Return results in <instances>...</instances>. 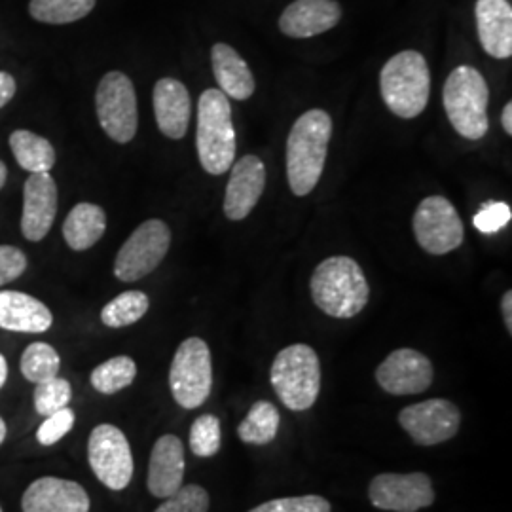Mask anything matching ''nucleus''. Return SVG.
Segmentation results:
<instances>
[{
    "mask_svg": "<svg viewBox=\"0 0 512 512\" xmlns=\"http://www.w3.org/2000/svg\"><path fill=\"white\" fill-rule=\"evenodd\" d=\"M332 137V118L325 110L304 112L287 139V179L294 196H308L317 186Z\"/></svg>",
    "mask_w": 512,
    "mask_h": 512,
    "instance_id": "nucleus-1",
    "label": "nucleus"
},
{
    "mask_svg": "<svg viewBox=\"0 0 512 512\" xmlns=\"http://www.w3.org/2000/svg\"><path fill=\"white\" fill-rule=\"evenodd\" d=\"M315 306L334 319H351L365 310L370 287L363 268L349 256H330L311 275Z\"/></svg>",
    "mask_w": 512,
    "mask_h": 512,
    "instance_id": "nucleus-2",
    "label": "nucleus"
},
{
    "mask_svg": "<svg viewBox=\"0 0 512 512\" xmlns=\"http://www.w3.org/2000/svg\"><path fill=\"white\" fill-rule=\"evenodd\" d=\"M196 148L209 175H224L236 160V129L230 99L220 90H205L198 101Z\"/></svg>",
    "mask_w": 512,
    "mask_h": 512,
    "instance_id": "nucleus-3",
    "label": "nucleus"
},
{
    "mask_svg": "<svg viewBox=\"0 0 512 512\" xmlns=\"http://www.w3.org/2000/svg\"><path fill=\"white\" fill-rule=\"evenodd\" d=\"M380 92L395 116L404 120L420 116L431 93V73L425 57L416 50L393 55L380 73Z\"/></svg>",
    "mask_w": 512,
    "mask_h": 512,
    "instance_id": "nucleus-4",
    "label": "nucleus"
},
{
    "mask_svg": "<svg viewBox=\"0 0 512 512\" xmlns=\"http://www.w3.org/2000/svg\"><path fill=\"white\" fill-rule=\"evenodd\" d=\"M444 109L452 128L469 141L488 133L490 90L484 76L469 65L454 69L444 84Z\"/></svg>",
    "mask_w": 512,
    "mask_h": 512,
    "instance_id": "nucleus-5",
    "label": "nucleus"
},
{
    "mask_svg": "<svg viewBox=\"0 0 512 512\" xmlns=\"http://www.w3.org/2000/svg\"><path fill=\"white\" fill-rule=\"evenodd\" d=\"M270 380L279 401L293 412L310 410L321 391V363L308 344L281 349L274 359Z\"/></svg>",
    "mask_w": 512,
    "mask_h": 512,
    "instance_id": "nucleus-6",
    "label": "nucleus"
},
{
    "mask_svg": "<svg viewBox=\"0 0 512 512\" xmlns=\"http://www.w3.org/2000/svg\"><path fill=\"white\" fill-rule=\"evenodd\" d=\"M169 389L184 410L202 406L213 389L211 349L202 338H186L175 351L169 368Z\"/></svg>",
    "mask_w": 512,
    "mask_h": 512,
    "instance_id": "nucleus-7",
    "label": "nucleus"
},
{
    "mask_svg": "<svg viewBox=\"0 0 512 512\" xmlns=\"http://www.w3.org/2000/svg\"><path fill=\"white\" fill-rule=\"evenodd\" d=\"M95 110L103 131L118 145H128L139 129L137 93L128 74L110 71L95 92Z\"/></svg>",
    "mask_w": 512,
    "mask_h": 512,
    "instance_id": "nucleus-8",
    "label": "nucleus"
},
{
    "mask_svg": "<svg viewBox=\"0 0 512 512\" xmlns=\"http://www.w3.org/2000/svg\"><path fill=\"white\" fill-rule=\"evenodd\" d=\"M171 247V230L164 220H145L120 247L114 260V275L124 283L152 274Z\"/></svg>",
    "mask_w": 512,
    "mask_h": 512,
    "instance_id": "nucleus-9",
    "label": "nucleus"
},
{
    "mask_svg": "<svg viewBox=\"0 0 512 512\" xmlns=\"http://www.w3.org/2000/svg\"><path fill=\"white\" fill-rule=\"evenodd\" d=\"M88 463L105 488L112 492L126 490L135 469L126 433L112 423L93 427L88 439Z\"/></svg>",
    "mask_w": 512,
    "mask_h": 512,
    "instance_id": "nucleus-10",
    "label": "nucleus"
},
{
    "mask_svg": "<svg viewBox=\"0 0 512 512\" xmlns=\"http://www.w3.org/2000/svg\"><path fill=\"white\" fill-rule=\"evenodd\" d=\"M412 226L421 249L429 255H448L456 251L465 239L463 222L456 207L442 196H429L421 200Z\"/></svg>",
    "mask_w": 512,
    "mask_h": 512,
    "instance_id": "nucleus-11",
    "label": "nucleus"
},
{
    "mask_svg": "<svg viewBox=\"0 0 512 512\" xmlns=\"http://www.w3.org/2000/svg\"><path fill=\"white\" fill-rule=\"evenodd\" d=\"M368 499L380 511L418 512L435 503V490L425 473H382L370 480Z\"/></svg>",
    "mask_w": 512,
    "mask_h": 512,
    "instance_id": "nucleus-12",
    "label": "nucleus"
},
{
    "mask_svg": "<svg viewBox=\"0 0 512 512\" xmlns=\"http://www.w3.org/2000/svg\"><path fill=\"white\" fill-rule=\"evenodd\" d=\"M399 423L416 444L437 446L458 435L461 412L450 401L429 399L406 406L399 414Z\"/></svg>",
    "mask_w": 512,
    "mask_h": 512,
    "instance_id": "nucleus-13",
    "label": "nucleus"
},
{
    "mask_svg": "<svg viewBox=\"0 0 512 512\" xmlns=\"http://www.w3.org/2000/svg\"><path fill=\"white\" fill-rule=\"evenodd\" d=\"M433 374V365L423 353L401 348L378 366L376 382L389 395H420L433 384Z\"/></svg>",
    "mask_w": 512,
    "mask_h": 512,
    "instance_id": "nucleus-14",
    "label": "nucleus"
},
{
    "mask_svg": "<svg viewBox=\"0 0 512 512\" xmlns=\"http://www.w3.org/2000/svg\"><path fill=\"white\" fill-rule=\"evenodd\" d=\"M59 190L50 173L29 175L23 184L21 234L31 243H38L50 234L57 217Z\"/></svg>",
    "mask_w": 512,
    "mask_h": 512,
    "instance_id": "nucleus-15",
    "label": "nucleus"
},
{
    "mask_svg": "<svg viewBox=\"0 0 512 512\" xmlns=\"http://www.w3.org/2000/svg\"><path fill=\"white\" fill-rule=\"evenodd\" d=\"M92 499L86 488L69 478L40 476L21 495L23 512H90Z\"/></svg>",
    "mask_w": 512,
    "mask_h": 512,
    "instance_id": "nucleus-16",
    "label": "nucleus"
},
{
    "mask_svg": "<svg viewBox=\"0 0 512 512\" xmlns=\"http://www.w3.org/2000/svg\"><path fill=\"white\" fill-rule=\"evenodd\" d=\"M230 169L232 175L226 186L224 213L230 220L247 219L262 198L266 186V167L258 156L249 154Z\"/></svg>",
    "mask_w": 512,
    "mask_h": 512,
    "instance_id": "nucleus-17",
    "label": "nucleus"
},
{
    "mask_svg": "<svg viewBox=\"0 0 512 512\" xmlns=\"http://www.w3.org/2000/svg\"><path fill=\"white\" fill-rule=\"evenodd\" d=\"M186 471L183 440L175 435H162L154 442L148 459L147 488L158 499L181 490Z\"/></svg>",
    "mask_w": 512,
    "mask_h": 512,
    "instance_id": "nucleus-18",
    "label": "nucleus"
},
{
    "mask_svg": "<svg viewBox=\"0 0 512 512\" xmlns=\"http://www.w3.org/2000/svg\"><path fill=\"white\" fill-rule=\"evenodd\" d=\"M342 6L336 0H294L281 18L279 29L291 38H311L323 35L338 25Z\"/></svg>",
    "mask_w": 512,
    "mask_h": 512,
    "instance_id": "nucleus-19",
    "label": "nucleus"
},
{
    "mask_svg": "<svg viewBox=\"0 0 512 512\" xmlns=\"http://www.w3.org/2000/svg\"><path fill=\"white\" fill-rule=\"evenodd\" d=\"M54 325V313L33 294L0 291V329L19 334H42Z\"/></svg>",
    "mask_w": 512,
    "mask_h": 512,
    "instance_id": "nucleus-20",
    "label": "nucleus"
},
{
    "mask_svg": "<svg viewBox=\"0 0 512 512\" xmlns=\"http://www.w3.org/2000/svg\"><path fill=\"white\" fill-rule=\"evenodd\" d=\"M152 101L160 131L173 141L183 139L192 116V99L183 82L175 78L158 80L154 86Z\"/></svg>",
    "mask_w": 512,
    "mask_h": 512,
    "instance_id": "nucleus-21",
    "label": "nucleus"
},
{
    "mask_svg": "<svg viewBox=\"0 0 512 512\" xmlns=\"http://www.w3.org/2000/svg\"><path fill=\"white\" fill-rule=\"evenodd\" d=\"M476 29L484 52L495 59L512 55V8L509 0H478Z\"/></svg>",
    "mask_w": 512,
    "mask_h": 512,
    "instance_id": "nucleus-22",
    "label": "nucleus"
},
{
    "mask_svg": "<svg viewBox=\"0 0 512 512\" xmlns=\"http://www.w3.org/2000/svg\"><path fill=\"white\" fill-rule=\"evenodd\" d=\"M213 74L220 92L236 101H245L255 93V76L245 59L228 44H215L211 50Z\"/></svg>",
    "mask_w": 512,
    "mask_h": 512,
    "instance_id": "nucleus-23",
    "label": "nucleus"
},
{
    "mask_svg": "<svg viewBox=\"0 0 512 512\" xmlns=\"http://www.w3.org/2000/svg\"><path fill=\"white\" fill-rule=\"evenodd\" d=\"M107 230V213L95 203H76L63 222V238L76 253L88 251Z\"/></svg>",
    "mask_w": 512,
    "mask_h": 512,
    "instance_id": "nucleus-24",
    "label": "nucleus"
},
{
    "mask_svg": "<svg viewBox=\"0 0 512 512\" xmlns=\"http://www.w3.org/2000/svg\"><path fill=\"white\" fill-rule=\"evenodd\" d=\"M8 143L19 167L27 173H50L54 169L57 154L54 145L46 137L31 129H16L10 133Z\"/></svg>",
    "mask_w": 512,
    "mask_h": 512,
    "instance_id": "nucleus-25",
    "label": "nucleus"
},
{
    "mask_svg": "<svg viewBox=\"0 0 512 512\" xmlns=\"http://www.w3.org/2000/svg\"><path fill=\"white\" fill-rule=\"evenodd\" d=\"M279 412L274 404L258 401L251 406L245 420L239 423L238 437L245 444L264 446L277 437L279 431Z\"/></svg>",
    "mask_w": 512,
    "mask_h": 512,
    "instance_id": "nucleus-26",
    "label": "nucleus"
},
{
    "mask_svg": "<svg viewBox=\"0 0 512 512\" xmlns=\"http://www.w3.org/2000/svg\"><path fill=\"white\" fill-rule=\"evenodd\" d=\"M137 378V363L128 355H118L95 366L90 374V384L101 395H116Z\"/></svg>",
    "mask_w": 512,
    "mask_h": 512,
    "instance_id": "nucleus-27",
    "label": "nucleus"
},
{
    "mask_svg": "<svg viewBox=\"0 0 512 512\" xmlns=\"http://www.w3.org/2000/svg\"><path fill=\"white\" fill-rule=\"evenodd\" d=\"M19 370L23 378L31 384L48 382L55 376H59L61 370V355L57 349L46 342H33L21 353Z\"/></svg>",
    "mask_w": 512,
    "mask_h": 512,
    "instance_id": "nucleus-28",
    "label": "nucleus"
},
{
    "mask_svg": "<svg viewBox=\"0 0 512 512\" xmlns=\"http://www.w3.org/2000/svg\"><path fill=\"white\" fill-rule=\"evenodd\" d=\"M97 0H31V18L48 25H69L90 16Z\"/></svg>",
    "mask_w": 512,
    "mask_h": 512,
    "instance_id": "nucleus-29",
    "label": "nucleus"
},
{
    "mask_svg": "<svg viewBox=\"0 0 512 512\" xmlns=\"http://www.w3.org/2000/svg\"><path fill=\"white\" fill-rule=\"evenodd\" d=\"M150 298L143 291H126L112 298L101 310V323L109 329H124L135 325L147 315Z\"/></svg>",
    "mask_w": 512,
    "mask_h": 512,
    "instance_id": "nucleus-30",
    "label": "nucleus"
},
{
    "mask_svg": "<svg viewBox=\"0 0 512 512\" xmlns=\"http://www.w3.org/2000/svg\"><path fill=\"white\" fill-rule=\"evenodd\" d=\"M71 401H73V385L61 376H55L48 382L37 384L33 393L35 412L42 418L69 406Z\"/></svg>",
    "mask_w": 512,
    "mask_h": 512,
    "instance_id": "nucleus-31",
    "label": "nucleus"
},
{
    "mask_svg": "<svg viewBox=\"0 0 512 512\" xmlns=\"http://www.w3.org/2000/svg\"><path fill=\"white\" fill-rule=\"evenodd\" d=\"M188 444L194 456L213 458L220 450V421L213 414H203L190 427Z\"/></svg>",
    "mask_w": 512,
    "mask_h": 512,
    "instance_id": "nucleus-32",
    "label": "nucleus"
},
{
    "mask_svg": "<svg viewBox=\"0 0 512 512\" xmlns=\"http://www.w3.org/2000/svg\"><path fill=\"white\" fill-rule=\"evenodd\" d=\"M211 497L207 490L198 484L181 486L175 494L165 497L164 503L154 512H207Z\"/></svg>",
    "mask_w": 512,
    "mask_h": 512,
    "instance_id": "nucleus-33",
    "label": "nucleus"
},
{
    "mask_svg": "<svg viewBox=\"0 0 512 512\" xmlns=\"http://www.w3.org/2000/svg\"><path fill=\"white\" fill-rule=\"evenodd\" d=\"M249 512H332V507L323 495H298L266 501Z\"/></svg>",
    "mask_w": 512,
    "mask_h": 512,
    "instance_id": "nucleus-34",
    "label": "nucleus"
},
{
    "mask_svg": "<svg viewBox=\"0 0 512 512\" xmlns=\"http://www.w3.org/2000/svg\"><path fill=\"white\" fill-rule=\"evenodd\" d=\"M74 423H76V414H74L73 408H69V406L46 416L44 421L38 425V444L40 446H54L73 431Z\"/></svg>",
    "mask_w": 512,
    "mask_h": 512,
    "instance_id": "nucleus-35",
    "label": "nucleus"
},
{
    "mask_svg": "<svg viewBox=\"0 0 512 512\" xmlns=\"http://www.w3.org/2000/svg\"><path fill=\"white\" fill-rule=\"evenodd\" d=\"M511 207L505 202H488L473 217V226L482 234H497L511 222Z\"/></svg>",
    "mask_w": 512,
    "mask_h": 512,
    "instance_id": "nucleus-36",
    "label": "nucleus"
},
{
    "mask_svg": "<svg viewBox=\"0 0 512 512\" xmlns=\"http://www.w3.org/2000/svg\"><path fill=\"white\" fill-rule=\"evenodd\" d=\"M29 258L14 245H0V287L12 283L27 272Z\"/></svg>",
    "mask_w": 512,
    "mask_h": 512,
    "instance_id": "nucleus-37",
    "label": "nucleus"
},
{
    "mask_svg": "<svg viewBox=\"0 0 512 512\" xmlns=\"http://www.w3.org/2000/svg\"><path fill=\"white\" fill-rule=\"evenodd\" d=\"M18 92L16 78L6 71H0V109H4Z\"/></svg>",
    "mask_w": 512,
    "mask_h": 512,
    "instance_id": "nucleus-38",
    "label": "nucleus"
},
{
    "mask_svg": "<svg viewBox=\"0 0 512 512\" xmlns=\"http://www.w3.org/2000/svg\"><path fill=\"white\" fill-rule=\"evenodd\" d=\"M501 311H503V321H505V327L507 332L512 334V293L507 291L503 294V300H501Z\"/></svg>",
    "mask_w": 512,
    "mask_h": 512,
    "instance_id": "nucleus-39",
    "label": "nucleus"
},
{
    "mask_svg": "<svg viewBox=\"0 0 512 512\" xmlns=\"http://www.w3.org/2000/svg\"><path fill=\"white\" fill-rule=\"evenodd\" d=\"M501 124H503L505 131H507V135H512V103L505 105V110L501 114Z\"/></svg>",
    "mask_w": 512,
    "mask_h": 512,
    "instance_id": "nucleus-40",
    "label": "nucleus"
},
{
    "mask_svg": "<svg viewBox=\"0 0 512 512\" xmlns=\"http://www.w3.org/2000/svg\"><path fill=\"white\" fill-rule=\"evenodd\" d=\"M8 374H10V368H8V361L6 357L0 353V389L8 382Z\"/></svg>",
    "mask_w": 512,
    "mask_h": 512,
    "instance_id": "nucleus-41",
    "label": "nucleus"
},
{
    "mask_svg": "<svg viewBox=\"0 0 512 512\" xmlns=\"http://www.w3.org/2000/svg\"><path fill=\"white\" fill-rule=\"evenodd\" d=\"M6 181H8V167L0 160V190L6 186Z\"/></svg>",
    "mask_w": 512,
    "mask_h": 512,
    "instance_id": "nucleus-42",
    "label": "nucleus"
},
{
    "mask_svg": "<svg viewBox=\"0 0 512 512\" xmlns=\"http://www.w3.org/2000/svg\"><path fill=\"white\" fill-rule=\"evenodd\" d=\"M8 437V425H6V421L4 418L0 416V446L4 444V440Z\"/></svg>",
    "mask_w": 512,
    "mask_h": 512,
    "instance_id": "nucleus-43",
    "label": "nucleus"
},
{
    "mask_svg": "<svg viewBox=\"0 0 512 512\" xmlns=\"http://www.w3.org/2000/svg\"><path fill=\"white\" fill-rule=\"evenodd\" d=\"M0 512H4V511H2V507H0Z\"/></svg>",
    "mask_w": 512,
    "mask_h": 512,
    "instance_id": "nucleus-44",
    "label": "nucleus"
}]
</instances>
